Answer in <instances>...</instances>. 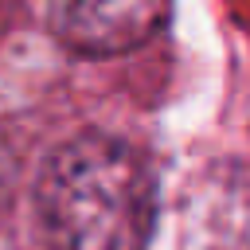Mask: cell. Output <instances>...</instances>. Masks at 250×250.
<instances>
[{"instance_id": "obj_1", "label": "cell", "mask_w": 250, "mask_h": 250, "mask_svg": "<svg viewBox=\"0 0 250 250\" xmlns=\"http://www.w3.org/2000/svg\"><path fill=\"white\" fill-rule=\"evenodd\" d=\"M39 215L59 250H141L152 230V172L109 133L62 141L35 184Z\"/></svg>"}, {"instance_id": "obj_2", "label": "cell", "mask_w": 250, "mask_h": 250, "mask_svg": "<svg viewBox=\"0 0 250 250\" xmlns=\"http://www.w3.org/2000/svg\"><path fill=\"white\" fill-rule=\"evenodd\" d=\"M172 0H47L51 35L78 55H125L168 23Z\"/></svg>"}]
</instances>
